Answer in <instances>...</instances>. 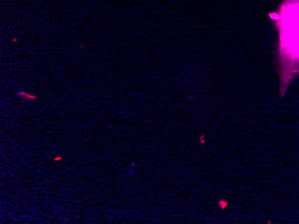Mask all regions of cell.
Instances as JSON below:
<instances>
[{"mask_svg":"<svg viewBox=\"0 0 299 224\" xmlns=\"http://www.w3.org/2000/svg\"><path fill=\"white\" fill-rule=\"evenodd\" d=\"M272 15L279 33L278 65L283 94L299 73V0H283Z\"/></svg>","mask_w":299,"mask_h":224,"instance_id":"1","label":"cell"},{"mask_svg":"<svg viewBox=\"0 0 299 224\" xmlns=\"http://www.w3.org/2000/svg\"><path fill=\"white\" fill-rule=\"evenodd\" d=\"M17 96L19 97H22L23 98L24 101H28V100H34V99H37V97L36 96H32V95H30L26 92H23V91H20V92H17L16 93Z\"/></svg>","mask_w":299,"mask_h":224,"instance_id":"2","label":"cell"},{"mask_svg":"<svg viewBox=\"0 0 299 224\" xmlns=\"http://www.w3.org/2000/svg\"><path fill=\"white\" fill-rule=\"evenodd\" d=\"M60 160H62V156H58L54 158V161H60Z\"/></svg>","mask_w":299,"mask_h":224,"instance_id":"3","label":"cell"}]
</instances>
